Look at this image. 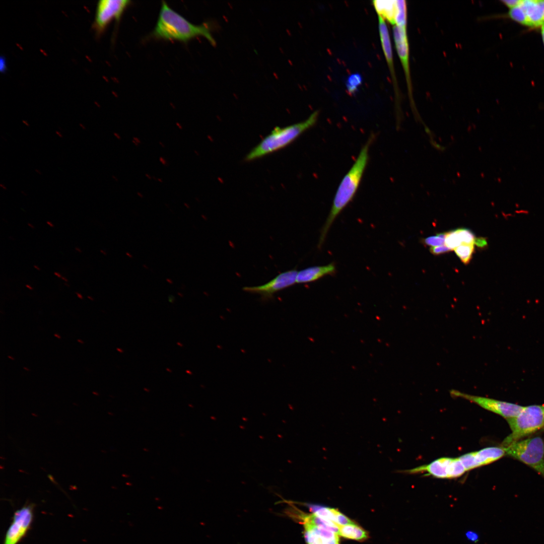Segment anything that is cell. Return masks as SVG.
Listing matches in <instances>:
<instances>
[{
    "mask_svg": "<svg viewBox=\"0 0 544 544\" xmlns=\"http://www.w3.org/2000/svg\"><path fill=\"white\" fill-rule=\"evenodd\" d=\"M431 252L435 255H439L449 252L451 250L445 245L432 247L430 249Z\"/></svg>",
    "mask_w": 544,
    "mask_h": 544,
    "instance_id": "cell-24",
    "label": "cell"
},
{
    "mask_svg": "<svg viewBox=\"0 0 544 544\" xmlns=\"http://www.w3.org/2000/svg\"><path fill=\"white\" fill-rule=\"evenodd\" d=\"M27 225H28V226H29V227H30V228H33V229H34V226H33V225L31 224L30 223H28L27 224Z\"/></svg>",
    "mask_w": 544,
    "mask_h": 544,
    "instance_id": "cell-48",
    "label": "cell"
},
{
    "mask_svg": "<svg viewBox=\"0 0 544 544\" xmlns=\"http://www.w3.org/2000/svg\"><path fill=\"white\" fill-rule=\"evenodd\" d=\"M35 171L39 175H42V172L39 169H35Z\"/></svg>",
    "mask_w": 544,
    "mask_h": 544,
    "instance_id": "cell-38",
    "label": "cell"
},
{
    "mask_svg": "<svg viewBox=\"0 0 544 544\" xmlns=\"http://www.w3.org/2000/svg\"><path fill=\"white\" fill-rule=\"evenodd\" d=\"M64 285H65V286H66L67 287H69V286H70V285H68V284H66V283H65V284H64Z\"/></svg>",
    "mask_w": 544,
    "mask_h": 544,
    "instance_id": "cell-57",
    "label": "cell"
},
{
    "mask_svg": "<svg viewBox=\"0 0 544 544\" xmlns=\"http://www.w3.org/2000/svg\"><path fill=\"white\" fill-rule=\"evenodd\" d=\"M297 274L298 271L295 269L289 270L280 274L264 285L244 287L243 290L250 293L258 294L263 301H268L273 299L275 293L294 285L296 283Z\"/></svg>",
    "mask_w": 544,
    "mask_h": 544,
    "instance_id": "cell-10",
    "label": "cell"
},
{
    "mask_svg": "<svg viewBox=\"0 0 544 544\" xmlns=\"http://www.w3.org/2000/svg\"><path fill=\"white\" fill-rule=\"evenodd\" d=\"M132 142L133 143V144H134V145L135 146H139V144H138V143H137V142H135V141H134V140H132Z\"/></svg>",
    "mask_w": 544,
    "mask_h": 544,
    "instance_id": "cell-49",
    "label": "cell"
},
{
    "mask_svg": "<svg viewBox=\"0 0 544 544\" xmlns=\"http://www.w3.org/2000/svg\"><path fill=\"white\" fill-rule=\"evenodd\" d=\"M503 448L506 455L524 463L544 478V441L540 437L521 439Z\"/></svg>",
    "mask_w": 544,
    "mask_h": 544,
    "instance_id": "cell-5",
    "label": "cell"
},
{
    "mask_svg": "<svg viewBox=\"0 0 544 544\" xmlns=\"http://www.w3.org/2000/svg\"><path fill=\"white\" fill-rule=\"evenodd\" d=\"M21 193H22V194H23L24 195H25V196H27V193H26V192L25 191H23V190H21Z\"/></svg>",
    "mask_w": 544,
    "mask_h": 544,
    "instance_id": "cell-46",
    "label": "cell"
},
{
    "mask_svg": "<svg viewBox=\"0 0 544 544\" xmlns=\"http://www.w3.org/2000/svg\"><path fill=\"white\" fill-rule=\"evenodd\" d=\"M137 194H138V195H139V196H140V197H143V194H142V193H141L140 192H137Z\"/></svg>",
    "mask_w": 544,
    "mask_h": 544,
    "instance_id": "cell-51",
    "label": "cell"
},
{
    "mask_svg": "<svg viewBox=\"0 0 544 544\" xmlns=\"http://www.w3.org/2000/svg\"><path fill=\"white\" fill-rule=\"evenodd\" d=\"M8 358H10V359H12V360H14V358H13V357H11V356H8Z\"/></svg>",
    "mask_w": 544,
    "mask_h": 544,
    "instance_id": "cell-55",
    "label": "cell"
},
{
    "mask_svg": "<svg viewBox=\"0 0 544 544\" xmlns=\"http://www.w3.org/2000/svg\"><path fill=\"white\" fill-rule=\"evenodd\" d=\"M46 223L47 224V225L48 226H49L51 227H54V225L51 222H50V221H47Z\"/></svg>",
    "mask_w": 544,
    "mask_h": 544,
    "instance_id": "cell-37",
    "label": "cell"
},
{
    "mask_svg": "<svg viewBox=\"0 0 544 544\" xmlns=\"http://www.w3.org/2000/svg\"><path fill=\"white\" fill-rule=\"evenodd\" d=\"M112 178L115 181H118V178L115 175H112Z\"/></svg>",
    "mask_w": 544,
    "mask_h": 544,
    "instance_id": "cell-42",
    "label": "cell"
},
{
    "mask_svg": "<svg viewBox=\"0 0 544 544\" xmlns=\"http://www.w3.org/2000/svg\"><path fill=\"white\" fill-rule=\"evenodd\" d=\"M78 342L81 344H84V342L81 339H78Z\"/></svg>",
    "mask_w": 544,
    "mask_h": 544,
    "instance_id": "cell-54",
    "label": "cell"
},
{
    "mask_svg": "<svg viewBox=\"0 0 544 544\" xmlns=\"http://www.w3.org/2000/svg\"><path fill=\"white\" fill-rule=\"evenodd\" d=\"M504 455L505 450L503 447H489L462 455L459 458L467 471L492 463Z\"/></svg>",
    "mask_w": 544,
    "mask_h": 544,
    "instance_id": "cell-11",
    "label": "cell"
},
{
    "mask_svg": "<svg viewBox=\"0 0 544 544\" xmlns=\"http://www.w3.org/2000/svg\"><path fill=\"white\" fill-rule=\"evenodd\" d=\"M372 3L377 14L394 25L396 12V1L376 0Z\"/></svg>",
    "mask_w": 544,
    "mask_h": 544,
    "instance_id": "cell-16",
    "label": "cell"
},
{
    "mask_svg": "<svg viewBox=\"0 0 544 544\" xmlns=\"http://www.w3.org/2000/svg\"><path fill=\"white\" fill-rule=\"evenodd\" d=\"M505 5L510 9L519 6L522 2L521 0H503L501 1Z\"/></svg>",
    "mask_w": 544,
    "mask_h": 544,
    "instance_id": "cell-26",
    "label": "cell"
},
{
    "mask_svg": "<svg viewBox=\"0 0 544 544\" xmlns=\"http://www.w3.org/2000/svg\"><path fill=\"white\" fill-rule=\"evenodd\" d=\"M79 126H80V127H81V128H82L83 129H84V130H86V126H85V125H84L83 124H82V123H79Z\"/></svg>",
    "mask_w": 544,
    "mask_h": 544,
    "instance_id": "cell-33",
    "label": "cell"
},
{
    "mask_svg": "<svg viewBox=\"0 0 544 544\" xmlns=\"http://www.w3.org/2000/svg\"><path fill=\"white\" fill-rule=\"evenodd\" d=\"M22 122L26 126L28 127L30 126L29 123L27 121L23 120H22Z\"/></svg>",
    "mask_w": 544,
    "mask_h": 544,
    "instance_id": "cell-36",
    "label": "cell"
},
{
    "mask_svg": "<svg viewBox=\"0 0 544 544\" xmlns=\"http://www.w3.org/2000/svg\"><path fill=\"white\" fill-rule=\"evenodd\" d=\"M24 369H25V370H27V371H29V369H28V368H26V367H24Z\"/></svg>",
    "mask_w": 544,
    "mask_h": 544,
    "instance_id": "cell-56",
    "label": "cell"
},
{
    "mask_svg": "<svg viewBox=\"0 0 544 544\" xmlns=\"http://www.w3.org/2000/svg\"><path fill=\"white\" fill-rule=\"evenodd\" d=\"M33 267H34V268H35V269H36L37 270H40V268H39V267H38V266L37 265H33Z\"/></svg>",
    "mask_w": 544,
    "mask_h": 544,
    "instance_id": "cell-47",
    "label": "cell"
},
{
    "mask_svg": "<svg viewBox=\"0 0 544 544\" xmlns=\"http://www.w3.org/2000/svg\"><path fill=\"white\" fill-rule=\"evenodd\" d=\"M338 534L357 540H363L368 537L367 532L354 523L338 526Z\"/></svg>",
    "mask_w": 544,
    "mask_h": 544,
    "instance_id": "cell-17",
    "label": "cell"
},
{
    "mask_svg": "<svg viewBox=\"0 0 544 544\" xmlns=\"http://www.w3.org/2000/svg\"><path fill=\"white\" fill-rule=\"evenodd\" d=\"M542 430L544 431V429Z\"/></svg>",
    "mask_w": 544,
    "mask_h": 544,
    "instance_id": "cell-58",
    "label": "cell"
},
{
    "mask_svg": "<svg viewBox=\"0 0 544 544\" xmlns=\"http://www.w3.org/2000/svg\"><path fill=\"white\" fill-rule=\"evenodd\" d=\"M113 135L115 136V138H117V139H118V140H121V137H120V135L118 133L114 132Z\"/></svg>",
    "mask_w": 544,
    "mask_h": 544,
    "instance_id": "cell-30",
    "label": "cell"
},
{
    "mask_svg": "<svg viewBox=\"0 0 544 544\" xmlns=\"http://www.w3.org/2000/svg\"><path fill=\"white\" fill-rule=\"evenodd\" d=\"M131 1L127 0H101L97 5L94 27L101 33L113 20L119 21Z\"/></svg>",
    "mask_w": 544,
    "mask_h": 544,
    "instance_id": "cell-9",
    "label": "cell"
},
{
    "mask_svg": "<svg viewBox=\"0 0 544 544\" xmlns=\"http://www.w3.org/2000/svg\"><path fill=\"white\" fill-rule=\"evenodd\" d=\"M159 161L163 165H166L167 162L163 157H160L159 158Z\"/></svg>",
    "mask_w": 544,
    "mask_h": 544,
    "instance_id": "cell-28",
    "label": "cell"
},
{
    "mask_svg": "<svg viewBox=\"0 0 544 544\" xmlns=\"http://www.w3.org/2000/svg\"><path fill=\"white\" fill-rule=\"evenodd\" d=\"M466 470L459 457H442L431 463L403 471L415 474L425 473L439 479H452L463 475Z\"/></svg>",
    "mask_w": 544,
    "mask_h": 544,
    "instance_id": "cell-6",
    "label": "cell"
},
{
    "mask_svg": "<svg viewBox=\"0 0 544 544\" xmlns=\"http://www.w3.org/2000/svg\"><path fill=\"white\" fill-rule=\"evenodd\" d=\"M0 187L2 188H3V189L5 190H7V187L6 186V185L5 184H4L3 183L0 184Z\"/></svg>",
    "mask_w": 544,
    "mask_h": 544,
    "instance_id": "cell-32",
    "label": "cell"
},
{
    "mask_svg": "<svg viewBox=\"0 0 544 544\" xmlns=\"http://www.w3.org/2000/svg\"><path fill=\"white\" fill-rule=\"evenodd\" d=\"M87 298H89L90 300H91L92 301H93L94 300L93 298L92 297L90 296H88Z\"/></svg>",
    "mask_w": 544,
    "mask_h": 544,
    "instance_id": "cell-53",
    "label": "cell"
},
{
    "mask_svg": "<svg viewBox=\"0 0 544 544\" xmlns=\"http://www.w3.org/2000/svg\"><path fill=\"white\" fill-rule=\"evenodd\" d=\"M541 34L542 39V41L544 44V24L541 26Z\"/></svg>",
    "mask_w": 544,
    "mask_h": 544,
    "instance_id": "cell-27",
    "label": "cell"
},
{
    "mask_svg": "<svg viewBox=\"0 0 544 544\" xmlns=\"http://www.w3.org/2000/svg\"><path fill=\"white\" fill-rule=\"evenodd\" d=\"M520 4L514 8L510 9L508 12V16L511 19L520 24L530 27L525 13Z\"/></svg>",
    "mask_w": 544,
    "mask_h": 544,
    "instance_id": "cell-19",
    "label": "cell"
},
{
    "mask_svg": "<svg viewBox=\"0 0 544 544\" xmlns=\"http://www.w3.org/2000/svg\"><path fill=\"white\" fill-rule=\"evenodd\" d=\"M76 294H77V296H78V297H79V298L80 299H83V296H82V295H81V294L80 293H78V292H76Z\"/></svg>",
    "mask_w": 544,
    "mask_h": 544,
    "instance_id": "cell-35",
    "label": "cell"
},
{
    "mask_svg": "<svg viewBox=\"0 0 544 544\" xmlns=\"http://www.w3.org/2000/svg\"><path fill=\"white\" fill-rule=\"evenodd\" d=\"M362 83V77L359 73H354L350 75L346 81V88L348 93L352 95L354 94Z\"/></svg>",
    "mask_w": 544,
    "mask_h": 544,
    "instance_id": "cell-20",
    "label": "cell"
},
{
    "mask_svg": "<svg viewBox=\"0 0 544 544\" xmlns=\"http://www.w3.org/2000/svg\"><path fill=\"white\" fill-rule=\"evenodd\" d=\"M375 135L372 133L362 147L353 164L343 177L335 192L331 207L320 233L318 248L323 244L332 223L355 196L369 160L370 148Z\"/></svg>",
    "mask_w": 544,
    "mask_h": 544,
    "instance_id": "cell-1",
    "label": "cell"
},
{
    "mask_svg": "<svg viewBox=\"0 0 544 544\" xmlns=\"http://www.w3.org/2000/svg\"><path fill=\"white\" fill-rule=\"evenodd\" d=\"M75 250H76L77 251H78V252H80V253H81V252H82V250H81V249H80L79 248L77 247H75Z\"/></svg>",
    "mask_w": 544,
    "mask_h": 544,
    "instance_id": "cell-43",
    "label": "cell"
},
{
    "mask_svg": "<svg viewBox=\"0 0 544 544\" xmlns=\"http://www.w3.org/2000/svg\"><path fill=\"white\" fill-rule=\"evenodd\" d=\"M450 394L452 396L464 398L474 403L485 410L502 416L506 420L516 416L523 408V406L517 404L470 395L455 390H451Z\"/></svg>",
    "mask_w": 544,
    "mask_h": 544,
    "instance_id": "cell-7",
    "label": "cell"
},
{
    "mask_svg": "<svg viewBox=\"0 0 544 544\" xmlns=\"http://www.w3.org/2000/svg\"><path fill=\"white\" fill-rule=\"evenodd\" d=\"M55 133H56V134H57V135H58V136L59 137H60V138H63V135H62V134H61V132H60V131H58V130H56V131H55Z\"/></svg>",
    "mask_w": 544,
    "mask_h": 544,
    "instance_id": "cell-31",
    "label": "cell"
},
{
    "mask_svg": "<svg viewBox=\"0 0 544 544\" xmlns=\"http://www.w3.org/2000/svg\"><path fill=\"white\" fill-rule=\"evenodd\" d=\"M159 143L162 148H165V145L161 141H159Z\"/></svg>",
    "mask_w": 544,
    "mask_h": 544,
    "instance_id": "cell-41",
    "label": "cell"
},
{
    "mask_svg": "<svg viewBox=\"0 0 544 544\" xmlns=\"http://www.w3.org/2000/svg\"><path fill=\"white\" fill-rule=\"evenodd\" d=\"M454 250L461 261L464 264H467L471 258L474 251V244H461Z\"/></svg>",
    "mask_w": 544,
    "mask_h": 544,
    "instance_id": "cell-18",
    "label": "cell"
},
{
    "mask_svg": "<svg viewBox=\"0 0 544 544\" xmlns=\"http://www.w3.org/2000/svg\"><path fill=\"white\" fill-rule=\"evenodd\" d=\"M34 517V505L27 504L16 511L5 534L4 544H18L26 535Z\"/></svg>",
    "mask_w": 544,
    "mask_h": 544,
    "instance_id": "cell-8",
    "label": "cell"
},
{
    "mask_svg": "<svg viewBox=\"0 0 544 544\" xmlns=\"http://www.w3.org/2000/svg\"><path fill=\"white\" fill-rule=\"evenodd\" d=\"M157 181L160 182H163L162 179L160 178H157Z\"/></svg>",
    "mask_w": 544,
    "mask_h": 544,
    "instance_id": "cell-50",
    "label": "cell"
},
{
    "mask_svg": "<svg viewBox=\"0 0 544 544\" xmlns=\"http://www.w3.org/2000/svg\"><path fill=\"white\" fill-rule=\"evenodd\" d=\"M455 231L462 244H473L475 238L473 233L467 229L459 228Z\"/></svg>",
    "mask_w": 544,
    "mask_h": 544,
    "instance_id": "cell-22",
    "label": "cell"
},
{
    "mask_svg": "<svg viewBox=\"0 0 544 544\" xmlns=\"http://www.w3.org/2000/svg\"><path fill=\"white\" fill-rule=\"evenodd\" d=\"M444 243L450 250H454L462 244L455 230L446 232Z\"/></svg>",
    "mask_w": 544,
    "mask_h": 544,
    "instance_id": "cell-21",
    "label": "cell"
},
{
    "mask_svg": "<svg viewBox=\"0 0 544 544\" xmlns=\"http://www.w3.org/2000/svg\"><path fill=\"white\" fill-rule=\"evenodd\" d=\"M378 18L379 31L381 46L391 73L392 81L395 85V87H396V80L395 75L392 51L388 29L384 19L378 15Z\"/></svg>",
    "mask_w": 544,
    "mask_h": 544,
    "instance_id": "cell-15",
    "label": "cell"
},
{
    "mask_svg": "<svg viewBox=\"0 0 544 544\" xmlns=\"http://www.w3.org/2000/svg\"><path fill=\"white\" fill-rule=\"evenodd\" d=\"M176 125L180 129H183V127H182V125L179 123L176 122Z\"/></svg>",
    "mask_w": 544,
    "mask_h": 544,
    "instance_id": "cell-34",
    "label": "cell"
},
{
    "mask_svg": "<svg viewBox=\"0 0 544 544\" xmlns=\"http://www.w3.org/2000/svg\"><path fill=\"white\" fill-rule=\"evenodd\" d=\"M152 35L157 39L186 42L197 36L205 37L212 45L216 42L206 25H194L172 10L163 1Z\"/></svg>",
    "mask_w": 544,
    "mask_h": 544,
    "instance_id": "cell-2",
    "label": "cell"
},
{
    "mask_svg": "<svg viewBox=\"0 0 544 544\" xmlns=\"http://www.w3.org/2000/svg\"><path fill=\"white\" fill-rule=\"evenodd\" d=\"M26 287L30 290H33V288L29 285H26Z\"/></svg>",
    "mask_w": 544,
    "mask_h": 544,
    "instance_id": "cell-45",
    "label": "cell"
},
{
    "mask_svg": "<svg viewBox=\"0 0 544 544\" xmlns=\"http://www.w3.org/2000/svg\"><path fill=\"white\" fill-rule=\"evenodd\" d=\"M316 110L304 120L284 127L277 126L263 138L245 157V161L256 160L287 147L316 123Z\"/></svg>",
    "mask_w": 544,
    "mask_h": 544,
    "instance_id": "cell-3",
    "label": "cell"
},
{
    "mask_svg": "<svg viewBox=\"0 0 544 544\" xmlns=\"http://www.w3.org/2000/svg\"><path fill=\"white\" fill-rule=\"evenodd\" d=\"M520 6L525 13L530 27H538L544 24V1H522Z\"/></svg>",
    "mask_w": 544,
    "mask_h": 544,
    "instance_id": "cell-14",
    "label": "cell"
},
{
    "mask_svg": "<svg viewBox=\"0 0 544 544\" xmlns=\"http://www.w3.org/2000/svg\"><path fill=\"white\" fill-rule=\"evenodd\" d=\"M506 420L511 432L502 442L503 447L544 429V404L523 406L517 415Z\"/></svg>",
    "mask_w": 544,
    "mask_h": 544,
    "instance_id": "cell-4",
    "label": "cell"
},
{
    "mask_svg": "<svg viewBox=\"0 0 544 544\" xmlns=\"http://www.w3.org/2000/svg\"><path fill=\"white\" fill-rule=\"evenodd\" d=\"M473 243L481 248H485L488 246L487 240L484 237L475 238Z\"/></svg>",
    "mask_w": 544,
    "mask_h": 544,
    "instance_id": "cell-25",
    "label": "cell"
},
{
    "mask_svg": "<svg viewBox=\"0 0 544 544\" xmlns=\"http://www.w3.org/2000/svg\"><path fill=\"white\" fill-rule=\"evenodd\" d=\"M423 242L427 245L435 247L443 245L445 242V239L437 235L425 238Z\"/></svg>",
    "mask_w": 544,
    "mask_h": 544,
    "instance_id": "cell-23",
    "label": "cell"
},
{
    "mask_svg": "<svg viewBox=\"0 0 544 544\" xmlns=\"http://www.w3.org/2000/svg\"><path fill=\"white\" fill-rule=\"evenodd\" d=\"M145 175L149 179H151L152 178V177H151V175L148 173H146Z\"/></svg>",
    "mask_w": 544,
    "mask_h": 544,
    "instance_id": "cell-40",
    "label": "cell"
},
{
    "mask_svg": "<svg viewBox=\"0 0 544 544\" xmlns=\"http://www.w3.org/2000/svg\"><path fill=\"white\" fill-rule=\"evenodd\" d=\"M61 279L65 282H68V280L65 277H61Z\"/></svg>",
    "mask_w": 544,
    "mask_h": 544,
    "instance_id": "cell-44",
    "label": "cell"
},
{
    "mask_svg": "<svg viewBox=\"0 0 544 544\" xmlns=\"http://www.w3.org/2000/svg\"><path fill=\"white\" fill-rule=\"evenodd\" d=\"M393 35L397 50L406 78L409 96H412L411 80L409 67V47L406 26H393Z\"/></svg>",
    "mask_w": 544,
    "mask_h": 544,
    "instance_id": "cell-12",
    "label": "cell"
},
{
    "mask_svg": "<svg viewBox=\"0 0 544 544\" xmlns=\"http://www.w3.org/2000/svg\"><path fill=\"white\" fill-rule=\"evenodd\" d=\"M133 140H134V141H135V142H137V143H138V144H141V140H140V139H139V138H138V137H133Z\"/></svg>",
    "mask_w": 544,
    "mask_h": 544,
    "instance_id": "cell-29",
    "label": "cell"
},
{
    "mask_svg": "<svg viewBox=\"0 0 544 544\" xmlns=\"http://www.w3.org/2000/svg\"><path fill=\"white\" fill-rule=\"evenodd\" d=\"M336 271L334 262L324 265L313 266L298 271L296 283L305 284L317 281L323 277L333 275Z\"/></svg>",
    "mask_w": 544,
    "mask_h": 544,
    "instance_id": "cell-13",
    "label": "cell"
},
{
    "mask_svg": "<svg viewBox=\"0 0 544 544\" xmlns=\"http://www.w3.org/2000/svg\"><path fill=\"white\" fill-rule=\"evenodd\" d=\"M54 336H55V337H57L58 338H60V336H59V335H58L57 334H56V333H55V334H54Z\"/></svg>",
    "mask_w": 544,
    "mask_h": 544,
    "instance_id": "cell-52",
    "label": "cell"
},
{
    "mask_svg": "<svg viewBox=\"0 0 544 544\" xmlns=\"http://www.w3.org/2000/svg\"><path fill=\"white\" fill-rule=\"evenodd\" d=\"M54 275L55 276H57V277H58V278H61V277H62V276H61V275H60V274L59 273H57V272H54Z\"/></svg>",
    "mask_w": 544,
    "mask_h": 544,
    "instance_id": "cell-39",
    "label": "cell"
}]
</instances>
